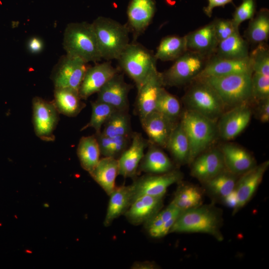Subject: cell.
Masks as SVG:
<instances>
[{
	"label": "cell",
	"mask_w": 269,
	"mask_h": 269,
	"mask_svg": "<svg viewBox=\"0 0 269 269\" xmlns=\"http://www.w3.org/2000/svg\"><path fill=\"white\" fill-rule=\"evenodd\" d=\"M222 223L219 211L211 205H202L182 211L169 233H202L223 239L220 232Z\"/></svg>",
	"instance_id": "1"
},
{
	"label": "cell",
	"mask_w": 269,
	"mask_h": 269,
	"mask_svg": "<svg viewBox=\"0 0 269 269\" xmlns=\"http://www.w3.org/2000/svg\"><path fill=\"white\" fill-rule=\"evenodd\" d=\"M92 24L102 59H118L130 43L128 25L104 16L98 17Z\"/></svg>",
	"instance_id": "2"
},
{
	"label": "cell",
	"mask_w": 269,
	"mask_h": 269,
	"mask_svg": "<svg viewBox=\"0 0 269 269\" xmlns=\"http://www.w3.org/2000/svg\"><path fill=\"white\" fill-rule=\"evenodd\" d=\"M63 46L66 54L86 63L96 62L102 59L92 23H69L64 30Z\"/></svg>",
	"instance_id": "3"
},
{
	"label": "cell",
	"mask_w": 269,
	"mask_h": 269,
	"mask_svg": "<svg viewBox=\"0 0 269 269\" xmlns=\"http://www.w3.org/2000/svg\"><path fill=\"white\" fill-rule=\"evenodd\" d=\"M252 75V74L241 73L198 80L209 84L218 95L225 107L231 109L248 105L253 100Z\"/></svg>",
	"instance_id": "4"
},
{
	"label": "cell",
	"mask_w": 269,
	"mask_h": 269,
	"mask_svg": "<svg viewBox=\"0 0 269 269\" xmlns=\"http://www.w3.org/2000/svg\"><path fill=\"white\" fill-rule=\"evenodd\" d=\"M181 123L187 136L190 154L188 163L205 151L218 133L216 122L196 112L186 110L181 115Z\"/></svg>",
	"instance_id": "5"
},
{
	"label": "cell",
	"mask_w": 269,
	"mask_h": 269,
	"mask_svg": "<svg viewBox=\"0 0 269 269\" xmlns=\"http://www.w3.org/2000/svg\"><path fill=\"white\" fill-rule=\"evenodd\" d=\"M120 67L138 89L157 71L156 59L151 51L136 43H130L117 59Z\"/></svg>",
	"instance_id": "6"
},
{
	"label": "cell",
	"mask_w": 269,
	"mask_h": 269,
	"mask_svg": "<svg viewBox=\"0 0 269 269\" xmlns=\"http://www.w3.org/2000/svg\"><path fill=\"white\" fill-rule=\"evenodd\" d=\"M194 83L183 97L187 110L196 112L215 122L224 113L225 107L216 91L200 80Z\"/></svg>",
	"instance_id": "7"
},
{
	"label": "cell",
	"mask_w": 269,
	"mask_h": 269,
	"mask_svg": "<svg viewBox=\"0 0 269 269\" xmlns=\"http://www.w3.org/2000/svg\"><path fill=\"white\" fill-rule=\"evenodd\" d=\"M209 57L187 50L162 73L164 86H180L194 81Z\"/></svg>",
	"instance_id": "8"
},
{
	"label": "cell",
	"mask_w": 269,
	"mask_h": 269,
	"mask_svg": "<svg viewBox=\"0 0 269 269\" xmlns=\"http://www.w3.org/2000/svg\"><path fill=\"white\" fill-rule=\"evenodd\" d=\"M182 173L173 169L162 174H148L134 179L130 185L132 190V202L143 195L163 197L168 187L180 182Z\"/></svg>",
	"instance_id": "9"
},
{
	"label": "cell",
	"mask_w": 269,
	"mask_h": 269,
	"mask_svg": "<svg viewBox=\"0 0 269 269\" xmlns=\"http://www.w3.org/2000/svg\"><path fill=\"white\" fill-rule=\"evenodd\" d=\"M83 60L66 54L60 58L51 75L54 88H67L79 92L89 67Z\"/></svg>",
	"instance_id": "10"
},
{
	"label": "cell",
	"mask_w": 269,
	"mask_h": 269,
	"mask_svg": "<svg viewBox=\"0 0 269 269\" xmlns=\"http://www.w3.org/2000/svg\"><path fill=\"white\" fill-rule=\"evenodd\" d=\"M33 124L36 135L41 139L52 141L59 121V112L54 103L35 97L32 100Z\"/></svg>",
	"instance_id": "11"
},
{
	"label": "cell",
	"mask_w": 269,
	"mask_h": 269,
	"mask_svg": "<svg viewBox=\"0 0 269 269\" xmlns=\"http://www.w3.org/2000/svg\"><path fill=\"white\" fill-rule=\"evenodd\" d=\"M252 117V111L248 105L231 108L224 112L217 124L221 137L226 140L238 136L247 127Z\"/></svg>",
	"instance_id": "12"
},
{
	"label": "cell",
	"mask_w": 269,
	"mask_h": 269,
	"mask_svg": "<svg viewBox=\"0 0 269 269\" xmlns=\"http://www.w3.org/2000/svg\"><path fill=\"white\" fill-rule=\"evenodd\" d=\"M253 72L249 57L241 59H231L212 55L208 58L204 68L195 80L236 74H253Z\"/></svg>",
	"instance_id": "13"
},
{
	"label": "cell",
	"mask_w": 269,
	"mask_h": 269,
	"mask_svg": "<svg viewBox=\"0 0 269 269\" xmlns=\"http://www.w3.org/2000/svg\"><path fill=\"white\" fill-rule=\"evenodd\" d=\"M191 164V175L203 183L226 169L222 151L217 148L205 150Z\"/></svg>",
	"instance_id": "14"
},
{
	"label": "cell",
	"mask_w": 269,
	"mask_h": 269,
	"mask_svg": "<svg viewBox=\"0 0 269 269\" xmlns=\"http://www.w3.org/2000/svg\"><path fill=\"white\" fill-rule=\"evenodd\" d=\"M118 72V69L109 61L89 67L79 90L81 98L86 100L92 94L98 93Z\"/></svg>",
	"instance_id": "15"
},
{
	"label": "cell",
	"mask_w": 269,
	"mask_h": 269,
	"mask_svg": "<svg viewBox=\"0 0 269 269\" xmlns=\"http://www.w3.org/2000/svg\"><path fill=\"white\" fill-rule=\"evenodd\" d=\"M132 85L127 83L123 74L117 73L97 93L96 101L108 104L117 110L127 111L128 95Z\"/></svg>",
	"instance_id": "16"
},
{
	"label": "cell",
	"mask_w": 269,
	"mask_h": 269,
	"mask_svg": "<svg viewBox=\"0 0 269 269\" xmlns=\"http://www.w3.org/2000/svg\"><path fill=\"white\" fill-rule=\"evenodd\" d=\"M148 143L149 140L144 138L141 134L133 133L130 145L118 159L119 175L124 178L135 177Z\"/></svg>",
	"instance_id": "17"
},
{
	"label": "cell",
	"mask_w": 269,
	"mask_h": 269,
	"mask_svg": "<svg viewBox=\"0 0 269 269\" xmlns=\"http://www.w3.org/2000/svg\"><path fill=\"white\" fill-rule=\"evenodd\" d=\"M269 165V161H266L260 165H256L239 177L235 188L238 202L234 210V213L250 200L261 183Z\"/></svg>",
	"instance_id": "18"
},
{
	"label": "cell",
	"mask_w": 269,
	"mask_h": 269,
	"mask_svg": "<svg viewBox=\"0 0 269 269\" xmlns=\"http://www.w3.org/2000/svg\"><path fill=\"white\" fill-rule=\"evenodd\" d=\"M163 198L149 195L140 196L131 203L124 215L134 225H144L161 210Z\"/></svg>",
	"instance_id": "19"
},
{
	"label": "cell",
	"mask_w": 269,
	"mask_h": 269,
	"mask_svg": "<svg viewBox=\"0 0 269 269\" xmlns=\"http://www.w3.org/2000/svg\"><path fill=\"white\" fill-rule=\"evenodd\" d=\"M140 120L142 127L149 138V141L166 148L169 137L176 124L156 111Z\"/></svg>",
	"instance_id": "20"
},
{
	"label": "cell",
	"mask_w": 269,
	"mask_h": 269,
	"mask_svg": "<svg viewBox=\"0 0 269 269\" xmlns=\"http://www.w3.org/2000/svg\"><path fill=\"white\" fill-rule=\"evenodd\" d=\"M164 86L162 73L157 70L137 89L136 108L140 119L155 111L159 90Z\"/></svg>",
	"instance_id": "21"
},
{
	"label": "cell",
	"mask_w": 269,
	"mask_h": 269,
	"mask_svg": "<svg viewBox=\"0 0 269 269\" xmlns=\"http://www.w3.org/2000/svg\"><path fill=\"white\" fill-rule=\"evenodd\" d=\"M155 10L154 0H131L127 9L130 30L137 35L143 32L151 22Z\"/></svg>",
	"instance_id": "22"
},
{
	"label": "cell",
	"mask_w": 269,
	"mask_h": 269,
	"mask_svg": "<svg viewBox=\"0 0 269 269\" xmlns=\"http://www.w3.org/2000/svg\"><path fill=\"white\" fill-rule=\"evenodd\" d=\"M184 36L187 50L208 57L214 54L218 41L215 33L213 21Z\"/></svg>",
	"instance_id": "23"
},
{
	"label": "cell",
	"mask_w": 269,
	"mask_h": 269,
	"mask_svg": "<svg viewBox=\"0 0 269 269\" xmlns=\"http://www.w3.org/2000/svg\"><path fill=\"white\" fill-rule=\"evenodd\" d=\"M220 149L226 169L234 174L241 175L256 165L254 157L239 145L226 143Z\"/></svg>",
	"instance_id": "24"
},
{
	"label": "cell",
	"mask_w": 269,
	"mask_h": 269,
	"mask_svg": "<svg viewBox=\"0 0 269 269\" xmlns=\"http://www.w3.org/2000/svg\"><path fill=\"white\" fill-rule=\"evenodd\" d=\"M89 174L109 196L116 188V179L119 175L118 159L112 157H104L100 159Z\"/></svg>",
	"instance_id": "25"
},
{
	"label": "cell",
	"mask_w": 269,
	"mask_h": 269,
	"mask_svg": "<svg viewBox=\"0 0 269 269\" xmlns=\"http://www.w3.org/2000/svg\"><path fill=\"white\" fill-rule=\"evenodd\" d=\"M148 146L138 170L148 174H162L174 169L172 162L158 146L149 141Z\"/></svg>",
	"instance_id": "26"
},
{
	"label": "cell",
	"mask_w": 269,
	"mask_h": 269,
	"mask_svg": "<svg viewBox=\"0 0 269 269\" xmlns=\"http://www.w3.org/2000/svg\"><path fill=\"white\" fill-rule=\"evenodd\" d=\"M109 196L110 198L104 221L106 227L110 226L115 219L124 215L130 207L132 202L131 185L116 187Z\"/></svg>",
	"instance_id": "27"
},
{
	"label": "cell",
	"mask_w": 269,
	"mask_h": 269,
	"mask_svg": "<svg viewBox=\"0 0 269 269\" xmlns=\"http://www.w3.org/2000/svg\"><path fill=\"white\" fill-rule=\"evenodd\" d=\"M54 104L59 113L75 117L85 107L79 92L67 88H55Z\"/></svg>",
	"instance_id": "28"
},
{
	"label": "cell",
	"mask_w": 269,
	"mask_h": 269,
	"mask_svg": "<svg viewBox=\"0 0 269 269\" xmlns=\"http://www.w3.org/2000/svg\"><path fill=\"white\" fill-rule=\"evenodd\" d=\"M248 42L239 31L218 42L213 55L226 59H241L249 57Z\"/></svg>",
	"instance_id": "29"
},
{
	"label": "cell",
	"mask_w": 269,
	"mask_h": 269,
	"mask_svg": "<svg viewBox=\"0 0 269 269\" xmlns=\"http://www.w3.org/2000/svg\"><path fill=\"white\" fill-rule=\"evenodd\" d=\"M166 148L178 164L188 163L190 154L189 143L181 122L176 124L173 129L168 139Z\"/></svg>",
	"instance_id": "30"
},
{
	"label": "cell",
	"mask_w": 269,
	"mask_h": 269,
	"mask_svg": "<svg viewBox=\"0 0 269 269\" xmlns=\"http://www.w3.org/2000/svg\"><path fill=\"white\" fill-rule=\"evenodd\" d=\"M77 153L82 167L90 173L100 159V150L95 135L82 137Z\"/></svg>",
	"instance_id": "31"
},
{
	"label": "cell",
	"mask_w": 269,
	"mask_h": 269,
	"mask_svg": "<svg viewBox=\"0 0 269 269\" xmlns=\"http://www.w3.org/2000/svg\"><path fill=\"white\" fill-rule=\"evenodd\" d=\"M249 42L259 44L266 43L269 37V10L261 8L250 19L246 32Z\"/></svg>",
	"instance_id": "32"
},
{
	"label": "cell",
	"mask_w": 269,
	"mask_h": 269,
	"mask_svg": "<svg viewBox=\"0 0 269 269\" xmlns=\"http://www.w3.org/2000/svg\"><path fill=\"white\" fill-rule=\"evenodd\" d=\"M187 51L184 36L169 35L161 39L154 56L162 61H175Z\"/></svg>",
	"instance_id": "33"
},
{
	"label": "cell",
	"mask_w": 269,
	"mask_h": 269,
	"mask_svg": "<svg viewBox=\"0 0 269 269\" xmlns=\"http://www.w3.org/2000/svg\"><path fill=\"white\" fill-rule=\"evenodd\" d=\"M203 193L200 189L192 184H180L170 202L182 211L201 206Z\"/></svg>",
	"instance_id": "34"
},
{
	"label": "cell",
	"mask_w": 269,
	"mask_h": 269,
	"mask_svg": "<svg viewBox=\"0 0 269 269\" xmlns=\"http://www.w3.org/2000/svg\"><path fill=\"white\" fill-rule=\"evenodd\" d=\"M238 176L226 169L203 183L212 194L222 199L234 190Z\"/></svg>",
	"instance_id": "35"
},
{
	"label": "cell",
	"mask_w": 269,
	"mask_h": 269,
	"mask_svg": "<svg viewBox=\"0 0 269 269\" xmlns=\"http://www.w3.org/2000/svg\"><path fill=\"white\" fill-rule=\"evenodd\" d=\"M102 133L106 136L113 137L121 135H131L130 118L127 111L116 110L104 125Z\"/></svg>",
	"instance_id": "36"
},
{
	"label": "cell",
	"mask_w": 269,
	"mask_h": 269,
	"mask_svg": "<svg viewBox=\"0 0 269 269\" xmlns=\"http://www.w3.org/2000/svg\"><path fill=\"white\" fill-rule=\"evenodd\" d=\"M155 111L175 123L180 115V103L176 97L162 87L158 95Z\"/></svg>",
	"instance_id": "37"
},
{
	"label": "cell",
	"mask_w": 269,
	"mask_h": 269,
	"mask_svg": "<svg viewBox=\"0 0 269 269\" xmlns=\"http://www.w3.org/2000/svg\"><path fill=\"white\" fill-rule=\"evenodd\" d=\"M91 106L90 120L81 131L93 128L95 130L96 133H100L102 127L117 110L108 104L97 101L91 102Z\"/></svg>",
	"instance_id": "38"
},
{
	"label": "cell",
	"mask_w": 269,
	"mask_h": 269,
	"mask_svg": "<svg viewBox=\"0 0 269 269\" xmlns=\"http://www.w3.org/2000/svg\"><path fill=\"white\" fill-rule=\"evenodd\" d=\"M249 57L253 72L269 76V50L266 43L258 44Z\"/></svg>",
	"instance_id": "39"
},
{
	"label": "cell",
	"mask_w": 269,
	"mask_h": 269,
	"mask_svg": "<svg viewBox=\"0 0 269 269\" xmlns=\"http://www.w3.org/2000/svg\"><path fill=\"white\" fill-rule=\"evenodd\" d=\"M182 211L170 203L161 210L151 220L144 224L148 234L161 227L172 218L178 216Z\"/></svg>",
	"instance_id": "40"
},
{
	"label": "cell",
	"mask_w": 269,
	"mask_h": 269,
	"mask_svg": "<svg viewBox=\"0 0 269 269\" xmlns=\"http://www.w3.org/2000/svg\"><path fill=\"white\" fill-rule=\"evenodd\" d=\"M252 87L254 101L259 103L269 99V76L253 72Z\"/></svg>",
	"instance_id": "41"
},
{
	"label": "cell",
	"mask_w": 269,
	"mask_h": 269,
	"mask_svg": "<svg viewBox=\"0 0 269 269\" xmlns=\"http://www.w3.org/2000/svg\"><path fill=\"white\" fill-rule=\"evenodd\" d=\"M241 3L236 7L231 19L232 22L237 29L244 21L252 19L256 13V0H242Z\"/></svg>",
	"instance_id": "42"
},
{
	"label": "cell",
	"mask_w": 269,
	"mask_h": 269,
	"mask_svg": "<svg viewBox=\"0 0 269 269\" xmlns=\"http://www.w3.org/2000/svg\"><path fill=\"white\" fill-rule=\"evenodd\" d=\"M213 22L218 42L229 37L235 32L239 31V29L234 26L231 19L219 18L215 19Z\"/></svg>",
	"instance_id": "43"
},
{
	"label": "cell",
	"mask_w": 269,
	"mask_h": 269,
	"mask_svg": "<svg viewBox=\"0 0 269 269\" xmlns=\"http://www.w3.org/2000/svg\"><path fill=\"white\" fill-rule=\"evenodd\" d=\"M132 134L131 135H121L111 137L112 141V157L116 158V157L120 156L129 147L128 145L132 138Z\"/></svg>",
	"instance_id": "44"
},
{
	"label": "cell",
	"mask_w": 269,
	"mask_h": 269,
	"mask_svg": "<svg viewBox=\"0 0 269 269\" xmlns=\"http://www.w3.org/2000/svg\"><path fill=\"white\" fill-rule=\"evenodd\" d=\"M101 154L104 157H112V138L104 134L102 132L95 134Z\"/></svg>",
	"instance_id": "45"
},
{
	"label": "cell",
	"mask_w": 269,
	"mask_h": 269,
	"mask_svg": "<svg viewBox=\"0 0 269 269\" xmlns=\"http://www.w3.org/2000/svg\"><path fill=\"white\" fill-rule=\"evenodd\" d=\"M260 105L257 110L258 119L262 123L269 121V99L259 102Z\"/></svg>",
	"instance_id": "46"
},
{
	"label": "cell",
	"mask_w": 269,
	"mask_h": 269,
	"mask_svg": "<svg viewBox=\"0 0 269 269\" xmlns=\"http://www.w3.org/2000/svg\"><path fill=\"white\" fill-rule=\"evenodd\" d=\"M207 6L203 8L205 14L210 17L212 15L213 10L217 7H224L227 4L232 3L233 0H208Z\"/></svg>",
	"instance_id": "47"
},
{
	"label": "cell",
	"mask_w": 269,
	"mask_h": 269,
	"mask_svg": "<svg viewBox=\"0 0 269 269\" xmlns=\"http://www.w3.org/2000/svg\"><path fill=\"white\" fill-rule=\"evenodd\" d=\"M43 46V42L41 39L35 36L30 38L27 43L28 49L32 53H38L41 52Z\"/></svg>",
	"instance_id": "48"
},
{
	"label": "cell",
	"mask_w": 269,
	"mask_h": 269,
	"mask_svg": "<svg viewBox=\"0 0 269 269\" xmlns=\"http://www.w3.org/2000/svg\"><path fill=\"white\" fill-rule=\"evenodd\" d=\"M223 203L228 207L232 208L234 210L236 208L238 199L237 193L234 189L231 193L222 198Z\"/></svg>",
	"instance_id": "49"
},
{
	"label": "cell",
	"mask_w": 269,
	"mask_h": 269,
	"mask_svg": "<svg viewBox=\"0 0 269 269\" xmlns=\"http://www.w3.org/2000/svg\"><path fill=\"white\" fill-rule=\"evenodd\" d=\"M132 269H155L156 266L154 263L145 261L142 262L135 263L132 267Z\"/></svg>",
	"instance_id": "50"
}]
</instances>
